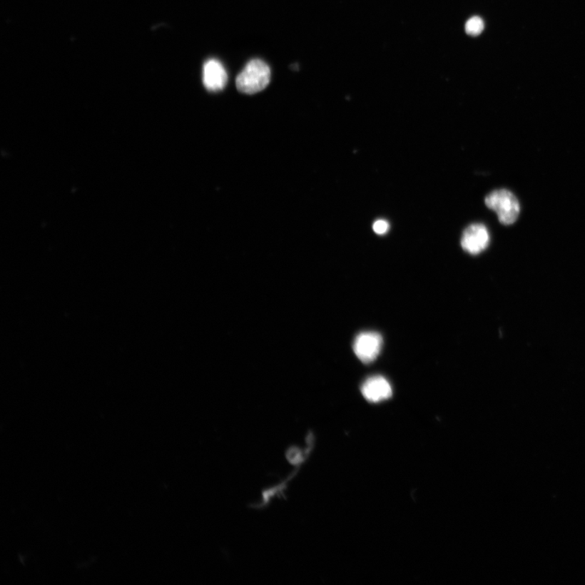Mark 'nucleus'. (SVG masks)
Segmentation results:
<instances>
[{"mask_svg": "<svg viewBox=\"0 0 585 585\" xmlns=\"http://www.w3.org/2000/svg\"><path fill=\"white\" fill-rule=\"evenodd\" d=\"M271 79V70L261 60L250 61L238 76L236 85L240 92L254 95L265 89Z\"/></svg>", "mask_w": 585, "mask_h": 585, "instance_id": "1", "label": "nucleus"}, {"mask_svg": "<svg viewBox=\"0 0 585 585\" xmlns=\"http://www.w3.org/2000/svg\"><path fill=\"white\" fill-rule=\"evenodd\" d=\"M487 206L494 210L500 223L511 225L516 222L520 213V206L516 195L505 189L491 192L484 200Z\"/></svg>", "mask_w": 585, "mask_h": 585, "instance_id": "2", "label": "nucleus"}, {"mask_svg": "<svg viewBox=\"0 0 585 585\" xmlns=\"http://www.w3.org/2000/svg\"><path fill=\"white\" fill-rule=\"evenodd\" d=\"M382 345V337L378 332H361L355 339L354 352L362 362L370 364L377 358Z\"/></svg>", "mask_w": 585, "mask_h": 585, "instance_id": "3", "label": "nucleus"}, {"mask_svg": "<svg viewBox=\"0 0 585 585\" xmlns=\"http://www.w3.org/2000/svg\"><path fill=\"white\" fill-rule=\"evenodd\" d=\"M490 237L487 228L482 224H473L467 228L461 239L462 248L466 253L478 255L488 248Z\"/></svg>", "mask_w": 585, "mask_h": 585, "instance_id": "4", "label": "nucleus"}, {"mask_svg": "<svg viewBox=\"0 0 585 585\" xmlns=\"http://www.w3.org/2000/svg\"><path fill=\"white\" fill-rule=\"evenodd\" d=\"M361 392L367 401L373 403L388 400L393 395L388 380L382 376L367 378L362 385Z\"/></svg>", "mask_w": 585, "mask_h": 585, "instance_id": "5", "label": "nucleus"}, {"mask_svg": "<svg viewBox=\"0 0 585 585\" xmlns=\"http://www.w3.org/2000/svg\"><path fill=\"white\" fill-rule=\"evenodd\" d=\"M203 81L204 86L209 91H220L224 89L227 84L228 76L226 70L219 61L209 60L203 66Z\"/></svg>", "mask_w": 585, "mask_h": 585, "instance_id": "6", "label": "nucleus"}, {"mask_svg": "<svg viewBox=\"0 0 585 585\" xmlns=\"http://www.w3.org/2000/svg\"><path fill=\"white\" fill-rule=\"evenodd\" d=\"M484 23L481 17L473 16L468 20L465 25V31L471 36H477L484 31Z\"/></svg>", "mask_w": 585, "mask_h": 585, "instance_id": "7", "label": "nucleus"}, {"mask_svg": "<svg viewBox=\"0 0 585 585\" xmlns=\"http://www.w3.org/2000/svg\"><path fill=\"white\" fill-rule=\"evenodd\" d=\"M373 231L379 235H383L390 230V224L385 220H377L372 225Z\"/></svg>", "mask_w": 585, "mask_h": 585, "instance_id": "8", "label": "nucleus"}]
</instances>
